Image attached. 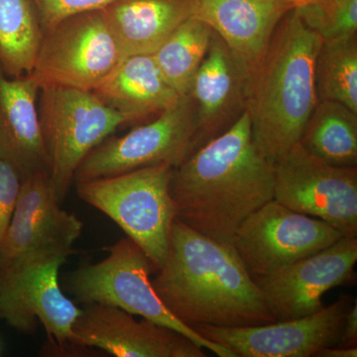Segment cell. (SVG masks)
<instances>
[{"mask_svg":"<svg viewBox=\"0 0 357 357\" xmlns=\"http://www.w3.org/2000/svg\"><path fill=\"white\" fill-rule=\"evenodd\" d=\"M274 180L275 163L256 147L246 109L174 168L170 190L176 218L231 244L241 223L273 199Z\"/></svg>","mask_w":357,"mask_h":357,"instance_id":"cell-1","label":"cell"},{"mask_svg":"<svg viewBox=\"0 0 357 357\" xmlns=\"http://www.w3.org/2000/svg\"><path fill=\"white\" fill-rule=\"evenodd\" d=\"M151 283L171 314L192 330L276 321L231 244L204 236L178 218L165 261Z\"/></svg>","mask_w":357,"mask_h":357,"instance_id":"cell-2","label":"cell"},{"mask_svg":"<svg viewBox=\"0 0 357 357\" xmlns=\"http://www.w3.org/2000/svg\"><path fill=\"white\" fill-rule=\"evenodd\" d=\"M321 42L295 10L289 11L251 74L246 109L252 138L273 163L299 142L319 102L314 63Z\"/></svg>","mask_w":357,"mask_h":357,"instance_id":"cell-3","label":"cell"},{"mask_svg":"<svg viewBox=\"0 0 357 357\" xmlns=\"http://www.w3.org/2000/svg\"><path fill=\"white\" fill-rule=\"evenodd\" d=\"M75 243L50 241L0 267V319L21 333H32L41 323L56 351L79 347L73 326L83 310L59 283V271Z\"/></svg>","mask_w":357,"mask_h":357,"instance_id":"cell-4","label":"cell"},{"mask_svg":"<svg viewBox=\"0 0 357 357\" xmlns=\"http://www.w3.org/2000/svg\"><path fill=\"white\" fill-rule=\"evenodd\" d=\"M168 164L77 183L79 198L102 211L137 244L158 271L166 259L175 220Z\"/></svg>","mask_w":357,"mask_h":357,"instance_id":"cell-5","label":"cell"},{"mask_svg":"<svg viewBox=\"0 0 357 357\" xmlns=\"http://www.w3.org/2000/svg\"><path fill=\"white\" fill-rule=\"evenodd\" d=\"M38 107L49 177L62 204L89 152L133 121L112 109L93 91L66 86L40 89Z\"/></svg>","mask_w":357,"mask_h":357,"instance_id":"cell-6","label":"cell"},{"mask_svg":"<svg viewBox=\"0 0 357 357\" xmlns=\"http://www.w3.org/2000/svg\"><path fill=\"white\" fill-rule=\"evenodd\" d=\"M154 271L144 251L126 237L110 246L109 255L102 261L73 272L68 288L79 302L119 307L182 333L218 356L234 357L229 349L201 337L171 314L152 286L150 274Z\"/></svg>","mask_w":357,"mask_h":357,"instance_id":"cell-7","label":"cell"},{"mask_svg":"<svg viewBox=\"0 0 357 357\" xmlns=\"http://www.w3.org/2000/svg\"><path fill=\"white\" fill-rule=\"evenodd\" d=\"M126 58L103 10L91 11L44 32L29 75L40 89L95 91Z\"/></svg>","mask_w":357,"mask_h":357,"instance_id":"cell-8","label":"cell"},{"mask_svg":"<svg viewBox=\"0 0 357 357\" xmlns=\"http://www.w3.org/2000/svg\"><path fill=\"white\" fill-rule=\"evenodd\" d=\"M198 146V119L191 96H183L154 121L91 150L75 174L77 182L109 177L142 167L180 165Z\"/></svg>","mask_w":357,"mask_h":357,"instance_id":"cell-9","label":"cell"},{"mask_svg":"<svg viewBox=\"0 0 357 357\" xmlns=\"http://www.w3.org/2000/svg\"><path fill=\"white\" fill-rule=\"evenodd\" d=\"M273 199L357 236V168L331 165L299 142L275 161Z\"/></svg>","mask_w":357,"mask_h":357,"instance_id":"cell-10","label":"cell"},{"mask_svg":"<svg viewBox=\"0 0 357 357\" xmlns=\"http://www.w3.org/2000/svg\"><path fill=\"white\" fill-rule=\"evenodd\" d=\"M342 236L328 222L271 199L241 223L231 246L255 279L314 255Z\"/></svg>","mask_w":357,"mask_h":357,"instance_id":"cell-11","label":"cell"},{"mask_svg":"<svg viewBox=\"0 0 357 357\" xmlns=\"http://www.w3.org/2000/svg\"><path fill=\"white\" fill-rule=\"evenodd\" d=\"M352 303L349 296H342L331 306L302 318L253 326L201 325L194 331L234 357H314L321 349L340 344Z\"/></svg>","mask_w":357,"mask_h":357,"instance_id":"cell-12","label":"cell"},{"mask_svg":"<svg viewBox=\"0 0 357 357\" xmlns=\"http://www.w3.org/2000/svg\"><path fill=\"white\" fill-rule=\"evenodd\" d=\"M357 262V236H342L314 255L255 278L276 321L309 316L324 307V295L344 285Z\"/></svg>","mask_w":357,"mask_h":357,"instance_id":"cell-13","label":"cell"},{"mask_svg":"<svg viewBox=\"0 0 357 357\" xmlns=\"http://www.w3.org/2000/svg\"><path fill=\"white\" fill-rule=\"evenodd\" d=\"M79 347H98L117 357H206L182 333L107 305L88 304L73 326Z\"/></svg>","mask_w":357,"mask_h":357,"instance_id":"cell-14","label":"cell"},{"mask_svg":"<svg viewBox=\"0 0 357 357\" xmlns=\"http://www.w3.org/2000/svg\"><path fill=\"white\" fill-rule=\"evenodd\" d=\"M249 82L248 68L213 33L188 93L197 109V148L227 130L245 112Z\"/></svg>","mask_w":357,"mask_h":357,"instance_id":"cell-15","label":"cell"},{"mask_svg":"<svg viewBox=\"0 0 357 357\" xmlns=\"http://www.w3.org/2000/svg\"><path fill=\"white\" fill-rule=\"evenodd\" d=\"M47 171L22 180L20 197L3 238L0 241V267L27 251L50 241H76L83 222L61 208Z\"/></svg>","mask_w":357,"mask_h":357,"instance_id":"cell-16","label":"cell"},{"mask_svg":"<svg viewBox=\"0 0 357 357\" xmlns=\"http://www.w3.org/2000/svg\"><path fill=\"white\" fill-rule=\"evenodd\" d=\"M191 17L208 26L248 68L262 60L287 7L279 0H190Z\"/></svg>","mask_w":357,"mask_h":357,"instance_id":"cell-17","label":"cell"},{"mask_svg":"<svg viewBox=\"0 0 357 357\" xmlns=\"http://www.w3.org/2000/svg\"><path fill=\"white\" fill-rule=\"evenodd\" d=\"M40 86L31 75L8 77L0 67V158L22 180L48 172V155L40 123Z\"/></svg>","mask_w":357,"mask_h":357,"instance_id":"cell-18","label":"cell"},{"mask_svg":"<svg viewBox=\"0 0 357 357\" xmlns=\"http://www.w3.org/2000/svg\"><path fill=\"white\" fill-rule=\"evenodd\" d=\"M93 93L133 122L159 114L183 96L167 83L152 54L128 56Z\"/></svg>","mask_w":357,"mask_h":357,"instance_id":"cell-19","label":"cell"},{"mask_svg":"<svg viewBox=\"0 0 357 357\" xmlns=\"http://www.w3.org/2000/svg\"><path fill=\"white\" fill-rule=\"evenodd\" d=\"M124 56L153 54L191 17L190 0H119L102 9Z\"/></svg>","mask_w":357,"mask_h":357,"instance_id":"cell-20","label":"cell"},{"mask_svg":"<svg viewBox=\"0 0 357 357\" xmlns=\"http://www.w3.org/2000/svg\"><path fill=\"white\" fill-rule=\"evenodd\" d=\"M321 161L357 166V112L340 102L319 100L299 141Z\"/></svg>","mask_w":357,"mask_h":357,"instance_id":"cell-21","label":"cell"},{"mask_svg":"<svg viewBox=\"0 0 357 357\" xmlns=\"http://www.w3.org/2000/svg\"><path fill=\"white\" fill-rule=\"evenodd\" d=\"M42 37L34 0H0V67L7 76L30 74Z\"/></svg>","mask_w":357,"mask_h":357,"instance_id":"cell-22","label":"cell"},{"mask_svg":"<svg viewBox=\"0 0 357 357\" xmlns=\"http://www.w3.org/2000/svg\"><path fill=\"white\" fill-rule=\"evenodd\" d=\"M213 31L190 17L178 25L152 54L162 76L180 96H187L192 81L206 57Z\"/></svg>","mask_w":357,"mask_h":357,"instance_id":"cell-23","label":"cell"},{"mask_svg":"<svg viewBox=\"0 0 357 357\" xmlns=\"http://www.w3.org/2000/svg\"><path fill=\"white\" fill-rule=\"evenodd\" d=\"M319 100L342 103L357 112L356 36L323 40L314 63Z\"/></svg>","mask_w":357,"mask_h":357,"instance_id":"cell-24","label":"cell"},{"mask_svg":"<svg viewBox=\"0 0 357 357\" xmlns=\"http://www.w3.org/2000/svg\"><path fill=\"white\" fill-rule=\"evenodd\" d=\"M295 11L323 40L356 36L357 0H317Z\"/></svg>","mask_w":357,"mask_h":357,"instance_id":"cell-25","label":"cell"},{"mask_svg":"<svg viewBox=\"0 0 357 357\" xmlns=\"http://www.w3.org/2000/svg\"><path fill=\"white\" fill-rule=\"evenodd\" d=\"M119 0H34L44 32L77 14L102 10Z\"/></svg>","mask_w":357,"mask_h":357,"instance_id":"cell-26","label":"cell"},{"mask_svg":"<svg viewBox=\"0 0 357 357\" xmlns=\"http://www.w3.org/2000/svg\"><path fill=\"white\" fill-rule=\"evenodd\" d=\"M22 184L18 171L6 160L0 158V241L17 203Z\"/></svg>","mask_w":357,"mask_h":357,"instance_id":"cell-27","label":"cell"},{"mask_svg":"<svg viewBox=\"0 0 357 357\" xmlns=\"http://www.w3.org/2000/svg\"><path fill=\"white\" fill-rule=\"evenodd\" d=\"M340 347H357V303H352L345 314L344 328L340 337Z\"/></svg>","mask_w":357,"mask_h":357,"instance_id":"cell-28","label":"cell"},{"mask_svg":"<svg viewBox=\"0 0 357 357\" xmlns=\"http://www.w3.org/2000/svg\"><path fill=\"white\" fill-rule=\"evenodd\" d=\"M314 357H357V347H328L317 352Z\"/></svg>","mask_w":357,"mask_h":357,"instance_id":"cell-29","label":"cell"},{"mask_svg":"<svg viewBox=\"0 0 357 357\" xmlns=\"http://www.w3.org/2000/svg\"><path fill=\"white\" fill-rule=\"evenodd\" d=\"M282 4H284L289 10H295V9L301 8L312 3L314 0H279Z\"/></svg>","mask_w":357,"mask_h":357,"instance_id":"cell-30","label":"cell"},{"mask_svg":"<svg viewBox=\"0 0 357 357\" xmlns=\"http://www.w3.org/2000/svg\"><path fill=\"white\" fill-rule=\"evenodd\" d=\"M314 1H317V0H314Z\"/></svg>","mask_w":357,"mask_h":357,"instance_id":"cell-31","label":"cell"}]
</instances>
